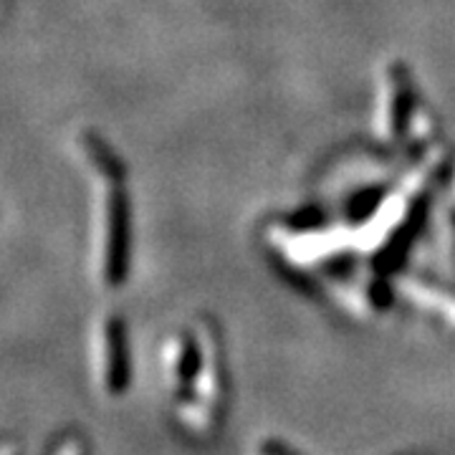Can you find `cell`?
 Instances as JSON below:
<instances>
[{
    "label": "cell",
    "mask_w": 455,
    "mask_h": 455,
    "mask_svg": "<svg viewBox=\"0 0 455 455\" xmlns=\"http://www.w3.org/2000/svg\"><path fill=\"white\" fill-rule=\"evenodd\" d=\"M104 355H107V390L122 395L130 385V349L127 331L119 316H109L104 322Z\"/></svg>",
    "instance_id": "obj_3"
},
{
    "label": "cell",
    "mask_w": 455,
    "mask_h": 455,
    "mask_svg": "<svg viewBox=\"0 0 455 455\" xmlns=\"http://www.w3.org/2000/svg\"><path fill=\"white\" fill-rule=\"evenodd\" d=\"M374 132L379 142L405 149L427 145L435 134V116L403 61H390L379 74Z\"/></svg>",
    "instance_id": "obj_2"
},
{
    "label": "cell",
    "mask_w": 455,
    "mask_h": 455,
    "mask_svg": "<svg viewBox=\"0 0 455 455\" xmlns=\"http://www.w3.org/2000/svg\"><path fill=\"white\" fill-rule=\"evenodd\" d=\"M79 160L94 182V251L101 281L116 289L130 271L132 211L127 196V170L112 147L97 132H82L76 137Z\"/></svg>",
    "instance_id": "obj_1"
}]
</instances>
